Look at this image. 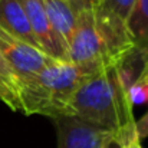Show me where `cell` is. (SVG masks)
Masks as SVG:
<instances>
[{
    "label": "cell",
    "instance_id": "1",
    "mask_svg": "<svg viewBox=\"0 0 148 148\" xmlns=\"http://www.w3.org/2000/svg\"><path fill=\"white\" fill-rule=\"evenodd\" d=\"M68 116L115 132L119 145L137 134L132 105L127 88L119 81L116 66L92 73L81 84L71 101Z\"/></svg>",
    "mask_w": 148,
    "mask_h": 148
},
{
    "label": "cell",
    "instance_id": "2",
    "mask_svg": "<svg viewBox=\"0 0 148 148\" xmlns=\"http://www.w3.org/2000/svg\"><path fill=\"white\" fill-rule=\"evenodd\" d=\"M91 75L72 62L50 60L35 76L19 85L20 112L50 119L68 115L76 89Z\"/></svg>",
    "mask_w": 148,
    "mask_h": 148
},
{
    "label": "cell",
    "instance_id": "3",
    "mask_svg": "<svg viewBox=\"0 0 148 148\" xmlns=\"http://www.w3.org/2000/svg\"><path fill=\"white\" fill-rule=\"evenodd\" d=\"M137 0H97L94 14L99 32L105 40L109 59L118 66L134 50L128 30V20Z\"/></svg>",
    "mask_w": 148,
    "mask_h": 148
},
{
    "label": "cell",
    "instance_id": "4",
    "mask_svg": "<svg viewBox=\"0 0 148 148\" xmlns=\"http://www.w3.org/2000/svg\"><path fill=\"white\" fill-rule=\"evenodd\" d=\"M69 62L91 73L114 66L109 59L105 40L97 26L94 3L86 4L81 10L78 25L69 43Z\"/></svg>",
    "mask_w": 148,
    "mask_h": 148
},
{
    "label": "cell",
    "instance_id": "5",
    "mask_svg": "<svg viewBox=\"0 0 148 148\" xmlns=\"http://www.w3.org/2000/svg\"><path fill=\"white\" fill-rule=\"evenodd\" d=\"M52 121L56 127L58 148H111L119 145V137L115 132L75 116L63 115Z\"/></svg>",
    "mask_w": 148,
    "mask_h": 148
},
{
    "label": "cell",
    "instance_id": "6",
    "mask_svg": "<svg viewBox=\"0 0 148 148\" xmlns=\"http://www.w3.org/2000/svg\"><path fill=\"white\" fill-rule=\"evenodd\" d=\"M0 52L7 60L9 66L12 68L17 79V85L35 76L50 60H55L46 56L42 50L12 36L1 27H0Z\"/></svg>",
    "mask_w": 148,
    "mask_h": 148
},
{
    "label": "cell",
    "instance_id": "7",
    "mask_svg": "<svg viewBox=\"0 0 148 148\" xmlns=\"http://www.w3.org/2000/svg\"><path fill=\"white\" fill-rule=\"evenodd\" d=\"M27 14L33 36L40 50L50 59L69 62V50L52 27L42 0H20Z\"/></svg>",
    "mask_w": 148,
    "mask_h": 148
},
{
    "label": "cell",
    "instance_id": "8",
    "mask_svg": "<svg viewBox=\"0 0 148 148\" xmlns=\"http://www.w3.org/2000/svg\"><path fill=\"white\" fill-rule=\"evenodd\" d=\"M42 3L52 27L69 50V43L78 25L81 10L92 3L81 0H42Z\"/></svg>",
    "mask_w": 148,
    "mask_h": 148
},
{
    "label": "cell",
    "instance_id": "9",
    "mask_svg": "<svg viewBox=\"0 0 148 148\" xmlns=\"http://www.w3.org/2000/svg\"><path fill=\"white\" fill-rule=\"evenodd\" d=\"M0 27L40 50L20 0H0Z\"/></svg>",
    "mask_w": 148,
    "mask_h": 148
},
{
    "label": "cell",
    "instance_id": "10",
    "mask_svg": "<svg viewBox=\"0 0 148 148\" xmlns=\"http://www.w3.org/2000/svg\"><path fill=\"white\" fill-rule=\"evenodd\" d=\"M134 48L148 52V0H137L128 20Z\"/></svg>",
    "mask_w": 148,
    "mask_h": 148
},
{
    "label": "cell",
    "instance_id": "11",
    "mask_svg": "<svg viewBox=\"0 0 148 148\" xmlns=\"http://www.w3.org/2000/svg\"><path fill=\"white\" fill-rule=\"evenodd\" d=\"M0 101L12 111H20L17 79L0 52Z\"/></svg>",
    "mask_w": 148,
    "mask_h": 148
},
{
    "label": "cell",
    "instance_id": "12",
    "mask_svg": "<svg viewBox=\"0 0 148 148\" xmlns=\"http://www.w3.org/2000/svg\"><path fill=\"white\" fill-rule=\"evenodd\" d=\"M128 98L132 106L148 103V65L145 63L141 75L128 89Z\"/></svg>",
    "mask_w": 148,
    "mask_h": 148
},
{
    "label": "cell",
    "instance_id": "13",
    "mask_svg": "<svg viewBox=\"0 0 148 148\" xmlns=\"http://www.w3.org/2000/svg\"><path fill=\"white\" fill-rule=\"evenodd\" d=\"M135 131L140 140H144L148 137V111L138 121H135Z\"/></svg>",
    "mask_w": 148,
    "mask_h": 148
},
{
    "label": "cell",
    "instance_id": "14",
    "mask_svg": "<svg viewBox=\"0 0 148 148\" xmlns=\"http://www.w3.org/2000/svg\"><path fill=\"white\" fill-rule=\"evenodd\" d=\"M118 148H143V145H141V140L138 138V135L134 134L127 141H124Z\"/></svg>",
    "mask_w": 148,
    "mask_h": 148
},
{
    "label": "cell",
    "instance_id": "15",
    "mask_svg": "<svg viewBox=\"0 0 148 148\" xmlns=\"http://www.w3.org/2000/svg\"><path fill=\"white\" fill-rule=\"evenodd\" d=\"M81 1H88V3H95L97 0H81Z\"/></svg>",
    "mask_w": 148,
    "mask_h": 148
},
{
    "label": "cell",
    "instance_id": "16",
    "mask_svg": "<svg viewBox=\"0 0 148 148\" xmlns=\"http://www.w3.org/2000/svg\"><path fill=\"white\" fill-rule=\"evenodd\" d=\"M147 65H148V59H147Z\"/></svg>",
    "mask_w": 148,
    "mask_h": 148
}]
</instances>
